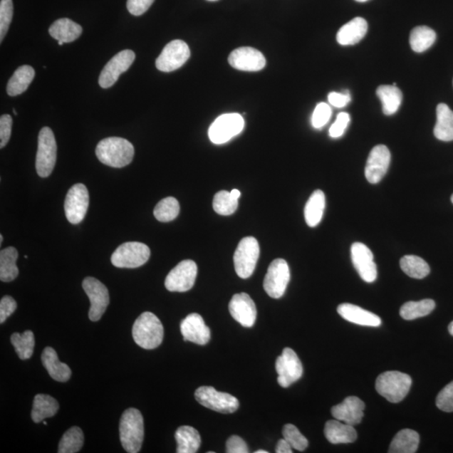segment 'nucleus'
Instances as JSON below:
<instances>
[{
	"mask_svg": "<svg viewBox=\"0 0 453 453\" xmlns=\"http://www.w3.org/2000/svg\"><path fill=\"white\" fill-rule=\"evenodd\" d=\"M190 56V48L186 42L175 40L165 46L155 61V66L160 72L171 73L182 68Z\"/></svg>",
	"mask_w": 453,
	"mask_h": 453,
	"instance_id": "obj_11",
	"label": "nucleus"
},
{
	"mask_svg": "<svg viewBox=\"0 0 453 453\" xmlns=\"http://www.w3.org/2000/svg\"><path fill=\"white\" fill-rule=\"evenodd\" d=\"M326 206L324 192L321 190L315 191L311 195L305 207V219L311 228L318 226L323 219Z\"/></svg>",
	"mask_w": 453,
	"mask_h": 453,
	"instance_id": "obj_33",
	"label": "nucleus"
},
{
	"mask_svg": "<svg viewBox=\"0 0 453 453\" xmlns=\"http://www.w3.org/2000/svg\"><path fill=\"white\" fill-rule=\"evenodd\" d=\"M230 192L231 194H232L233 197H234L235 198H237V199H239L240 196H241V192L237 190V189H234V190L231 191Z\"/></svg>",
	"mask_w": 453,
	"mask_h": 453,
	"instance_id": "obj_54",
	"label": "nucleus"
},
{
	"mask_svg": "<svg viewBox=\"0 0 453 453\" xmlns=\"http://www.w3.org/2000/svg\"><path fill=\"white\" fill-rule=\"evenodd\" d=\"M355 1L363 3V2L369 1V0H355Z\"/></svg>",
	"mask_w": 453,
	"mask_h": 453,
	"instance_id": "obj_57",
	"label": "nucleus"
},
{
	"mask_svg": "<svg viewBox=\"0 0 453 453\" xmlns=\"http://www.w3.org/2000/svg\"><path fill=\"white\" fill-rule=\"evenodd\" d=\"M89 206V194L86 186L78 183L69 189L65 200V214L69 223L78 224L86 216Z\"/></svg>",
	"mask_w": 453,
	"mask_h": 453,
	"instance_id": "obj_14",
	"label": "nucleus"
},
{
	"mask_svg": "<svg viewBox=\"0 0 453 453\" xmlns=\"http://www.w3.org/2000/svg\"><path fill=\"white\" fill-rule=\"evenodd\" d=\"M197 266L194 261L187 259L172 269L165 281V286L170 291L185 292L195 284Z\"/></svg>",
	"mask_w": 453,
	"mask_h": 453,
	"instance_id": "obj_15",
	"label": "nucleus"
},
{
	"mask_svg": "<svg viewBox=\"0 0 453 453\" xmlns=\"http://www.w3.org/2000/svg\"><path fill=\"white\" fill-rule=\"evenodd\" d=\"M49 33L51 37L58 41L70 43L80 37L83 28L68 18L59 19L51 26Z\"/></svg>",
	"mask_w": 453,
	"mask_h": 453,
	"instance_id": "obj_27",
	"label": "nucleus"
},
{
	"mask_svg": "<svg viewBox=\"0 0 453 453\" xmlns=\"http://www.w3.org/2000/svg\"><path fill=\"white\" fill-rule=\"evenodd\" d=\"M350 101L351 95L348 90H344L343 93L332 92L328 94L330 105L336 108L345 107Z\"/></svg>",
	"mask_w": 453,
	"mask_h": 453,
	"instance_id": "obj_52",
	"label": "nucleus"
},
{
	"mask_svg": "<svg viewBox=\"0 0 453 453\" xmlns=\"http://www.w3.org/2000/svg\"><path fill=\"white\" fill-rule=\"evenodd\" d=\"M326 438L333 444L352 443L357 440V432L351 425L344 423L338 420H331L325 425Z\"/></svg>",
	"mask_w": 453,
	"mask_h": 453,
	"instance_id": "obj_24",
	"label": "nucleus"
},
{
	"mask_svg": "<svg viewBox=\"0 0 453 453\" xmlns=\"http://www.w3.org/2000/svg\"><path fill=\"white\" fill-rule=\"evenodd\" d=\"M448 332L453 336V321L449 326H448Z\"/></svg>",
	"mask_w": 453,
	"mask_h": 453,
	"instance_id": "obj_55",
	"label": "nucleus"
},
{
	"mask_svg": "<svg viewBox=\"0 0 453 453\" xmlns=\"http://www.w3.org/2000/svg\"><path fill=\"white\" fill-rule=\"evenodd\" d=\"M58 410L59 404L56 399L47 395H36L33 402L31 418L35 423H40L46 418L54 417Z\"/></svg>",
	"mask_w": 453,
	"mask_h": 453,
	"instance_id": "obj_30",
	"label": "nucleus"
},
{
	"mask_svg": "<svg viewBox=\"0 0 453 453\" xmlns=\"http://www.w3.org/2000/svg\"><path fill=\"white\" fill-rule=\"evenodd\" d=\"M259 257V245L254 237L244 238L234 253L235 271L242 279L251 276Z\"/></svg>",
	"mask_w": 453,
	"mask_h": 453,
	"instance_id": "obj_7",
	"label": "nucleus"
},
{
	"mask_svg": "<svg viewBox=\"0 0 453 453\" xmlns=\"http://www.w3.org/2000/svg\"><path fill=\"white\" fill-rule=\"evenodd\" d=\"M436 405L442 412H453V381L438 394Z\"/></svg>",
	"mask_w": 453,
	"mask_h": 453,
	"instance_id": "obj_46",
	"label": "nucleus"
},
{
	"mask_svg": "<svg viewBox=\"0 0 453 453\" xmlns=\"http://www.w3.org/2000/svg\"><path fill=\"white\" fill-rule=\"evenodd\" d=\"M175 438L177 443L178 453H195L201 446L200 434L192 427H179L175 434Z\"/></svg>",
	"mask_w": 453,
	"mask_h": 453,
	"instance_id": "obj_31",
	"label": "nucleus"
},
{
	"mask_svg": "<svg viewBox=\"0 0 453 453\" xmlns=\"http://www.w3.org/2000/svg\"><path fill=\"white\" fill-rule=\"evenodd\" d=\"M451 200H452V204H453V195H452V197H451Z\"/></svg>",
	"mask_w": 453,
	"mask_h": 453,
	"instance_id": "obj_62",
	"label": "nucleus"
},
{
	"mask_svg": "<svg viewBox=\"0 0 453 453\" xmlns=\"http://www.w3.org/2000/svg\"><path fill=\"white\" fill-rule=\"evenodd\" d=\"M197 402L215 412L232 414L239 407V401L228 393L219 392L214 387L202 386L195 392Z\"/></svg>",
	"mask_w": 453,
	"mask_h": 453,
	"instance_id": "obj_8",
	"label": "nucleus"
},
{
	"mask_svg": "<svg viewBox=\"0 0 453 453\" xmlns=\"http://www.w3.org/2000/svg\"><path fill=\"white\" fill-rule=\"evenodd\" d=\"M17 309V303L13 297L4 296L0 301V323L6 322L9 316L15 313Z\"/></svg>",
	"mask_w": 453,
	"mask_h": 453,
	"instance_id": "obj_49",
	"label": "nucleus"
},
{
	"mask_svg": "<svg viewBox=\"0 0 453 453\" xmlns=\"http://www.w3.org/2000/svg\"><path fill=\"white\" fill-rule=\"evenodd\" d=\"M276 370L278 384L282 388H288L299 380L303 374V367L293 349L286 348L281 355L277 358Z\"/></svg>",
	"mask_w": 453,
	"mask_h": 453,
	"instance_id": "obj_12",
	"label": "nucleus"
},
{
	"mask_svg": "<svg viewBox=\"0 0 453 453\" xmlns=\"http://www.w3.org/2000/svg\"><path fill=\"white\" fill-rule=\"evenodd\" d=\"M434 135L439 140H453V111L445 103H440L437 108V124L434 128Z\"/></svg>",
	"mask_w": 453,
	"mask_h": 453,
	"instance_id": "obj_28",
	"label": "nucleus"
},
{
	"mask_svg": "<svg viewBox=\"0 0 453 453\" xmlns=\"http://www.w3.org/2000/svg\"><path fill=\"white\" fill-rule=\"evenodd\" d=\"M420 436L417 432L410 429H404L396 434L391 442L390 453H414L417 451Z\"/></svg>",
	"mask_w": 453,
	"mask_h": 453,
	"instance_id": "obj_34",
	"label": "nucleus"
},
{
	"mask_svg": "<svg viewBox=\"0 0 453 453\" xmlns=\"http://www.w3.org/2000/svg\"><path fill=\"white\" fill-rule=\"evenodd\" d=\"M13 113H14V115H17V112L15 110V108H13Z\"/></svg>",
	"mask_w": 453,
	"mask_h": 453,
	"instance_id": "obj_59",
	"label": "nucleus"
},
{
	"mask_svg": "<svg viewBox=\"0 0 453 453\" xmlns=\"http://www.w3.org/2000/svg\"><path fill=\"white\" fill-rule=\"evenodd\" d=\"M58 154L53 131L49 127L42 128L38 137L36 168L41 177H48L53 172Z\"/></svg>",
	"mask_w": 453,
	"mask_h": 453,
	"instance_id": "obj_5",
	"label": "nucleus"
},
{
	"mask_svg": "<svg viewBox=\"0 0 453 453\" xmlns=\"http://www.w3.org/2000/svg\"><path fill=\"white\" fill-rule=\"evenodd\" d=\"M180 328L184 341L194 343L199 345H205L210 341V329L199 314L188 315L185 319L182 320Z\"/></svg>",
	"mask_w": 453,
	"mask_h": 453,
	"instance_id": "obj_21",
	"label": "nucleus"
},
{
	"mask_svg": "<svg viewBox=\"0 0 453 453\" xmlns=\"http://www.w3.org/2000/svg\"><path fill=\"white\" fill-rule=\"evenodd\" d=\"M4 241V238H3V235H0V244H2Z\"/></svg>",
	"mask_w": 453,
	"mask_h": 453,
	"instance_id": "obj_58",
	"label": "nucleus"
},
{
	"mask_svg": "<svg viewBox=\"0 0 453 453\" xmlns=\"http://www.w3.org/2000/svg\"><path fill=\"white\" fill-rule=\"evenodd\" d=\"M229 313L244 328H252L257 317L256 306L246 293L235 294L229 305Z\"/></svg>",
	"mask_w": 453,
	"mask_h": 453,
	"instance_id": "obj_20",
	"label": "nucleus"
},
{
	"mask_svg": "<svg viewBox=\"0 0 453 453\" xmlns=\"http://www.w3.org/2000/svg\"><path fill=\"white\" fill-rule=\"evenodd\" d=\"M83 288L90 300L88 317L93 322H98L105 314L110 304V293L108 288L96 278L87 277L83 281Z\"/></svg>",
	"mask_w": 453,
	"mask_h": 453,
	"instance_id": "obj_13",
	"label": "nucleus"
},
{
	"mask_svg": "<svg viewBox=\"0 0 453 453\" xmlns=\"http://www.w3.org/2000/svg\"><path fill=\"white\" fill-rule=\"evenodd\" d=\"M231 67L245 72H258L266 65V60L261 51L252 47H240L229 56Z\"/></svg>",
	"mask_w": 453,
	"mask_h": 453,
	"instance_id": "obj_19",
	"label": "nucleus"
},
{
	"mask_svg": "<svg viewBox=\"0 0 453 453\" xmlns=\"http://www.w3.org/2000/svg\"><path fill=\"white\" fill-rule=\"evenodd\" d=\"M212 205L217 214L229 216L234 214L237 210L239 199L233 197L229 192L221 191L216 193Z\"/></svg>",
	"mask_w": 453,
	"mask_h": 453,
	"instance_id": "obj_42",
	"label": "nucleus"
},
{
	"mask_svg": "<svg viewBox=\"0 0 453 453\" xmlns=\"http://www.w3.org/2000/svg\"><path fill=\"white\" fill-rule=\"evenodd\" d=\"M349 122H350V115L348 113H340L336 121L334 122V124L329 130V135L332 138L341 137L345 132Z\"/></svg>",
	"mask_w": 453,
	"mask_h": 453,
	"instance_id": "obj_47",
	"label": "nucleus"
},
{
	"mask_svg": "<svg viewBox=\"0 0 453 453\" xmlns=\"http://www.w3.org/2000/svg\"><path fill=\"white\" fill-rule=\"evenodd\" d=\"M412 380L399 371H387L377 378V392L391 403H399L409 393Z\"/></svg>",
	"mask_w": 453,
	"mask_h": 453,
	"instance_id": "obj_4",
	"label": "nucleus"
},
{
	"mask_svg": "<svg viewBox=\"0 0 453 453\" xmlns=\"http://www.w3.org/2000/svg\"><path fill=\"white\" fill-rule=\"evenodd\" d=\"M391 155L384 145H376L368 157L365 167V177L371 184L379 183L388 171Z\"/></svg>",
	"mask_w": 453,
	"mask_h": 453,
	"instance_id": "obj_18",
	"label": "nucleus"
},
{
	"mask_svg": "<svg viewBox=\"0 0 453 453\" xmlns=\"http://www.w3.org/2000/svg\"><path fill=\"white\" fill-rule=\"evenodd\" d=\"M283 437L294 449L303 452L308 447V441L294 425L286 424L283 427Z\"/></svg>",
	"mask_w": 453,
	"mask_h": 453,
	"instance_id": "obj_43",
	"label": "nucleus"
},
{
	"mask_svg": "<svg viewBox=\"0 0 453 453\" xmlns=\"http://www.w3.org/2000/svg\"><path fill=\"white\" fill-rule=\"evenodd\" d=\"M256 453H268V452L266 450H259L256 451Z\"/></svg>",
	"mask_w": 453,
	"mask_h": 453,
	"instance_id": "obj_56",
	"label": "nucleus"
},
{
	"mask_svg": "<svg viewBox=\"0 0 453 453\" xmlns=\"http://www.w3.org/2000/svg\"><path fill=\"white\" fill-rule=\"evenodd\" d=\"M365 405L356 396H349L332 408V415L335 419L355 427L360 424L363 417Z\"/></svg>",
	"mask_w": 453,
	"mask_h": 453,
	"instance_id": "obj_22",
	"label": "nucleus"
},
{
	"mask_svg": "<svg viewBox=\"0 0 453 453\" xmlns=\"http://www.w3.org/2000/svg\"><path fill=\"white\" fill-rule=\"evenodd\" d=\"M207 1H218V0H207Z\"/></svg>",
	"mask_w": 453,
	"mask_h": 453,
	"instance_id": "obj_61",
	"label": "nucleus"
},
{
	"mask_svg": "<svg viewBox=\"0 0 453 453\" xmlns=\"http://www.w3.org/2000/svg\"><path fill=\"white\" fill-rule=\"evenodd\" d=\"M135 59V54L131 50L122 51L113 56L99 76L98 83L100 87L108 88L113 86L119 80L120 76L131 67Z\"/></svg>",
	"mask_w": 453,
	"mask_h": 453,
	"instance_id": "obj_16",
	"label": "nucleus"
},
{
	"mask_svg": "<svg viewBox=\"0 0 453 453\" xmlns=\"http://www.w3.org/2000/svg\"><path fill=\"white\" fill-rule=\"evenodd\" d=\"M351 257L358 275L363 281L372 283L377 279V266L374 254L365 244L357 242L351 247Z\"/></svg>",
	"mask_w": 453,
	"mask_h": 453,
	"instance_id": "obj_17",
	"label": "nucleus"
},
{
	"mask_svg": "<svg viewBox=\"0 0 453 453\" xmlns=\"http://www.w3.org/2000/svg\"><path fill=\"white\" fill-rule=\"evenodd\" d=\"M14 6L12 0H1L0 2V41H3L12 21Z\"/></svg>",
	"mask_w": 453,
	"mask_h": 453,
	"instance_id": "obj_44",
	"label": "nucleus"
},
{
	"mask_svg": "<svg viewBox=\"0 0 453 453\" xmlns=\"http://www.w3.org/2000/svg\"><path fill=\"white\" fill-rule=\"evenodd\" d=\"M44 425H46V426H47V422H44Z\"/></svg>",
	"mask_w": 453,
	"mask_h": 453,
	"instance_id": "obj_63",
	"label": "nucleus"
},
{
	"mask_svg": "<svg viewBox=\"0 0 453 453\" xmlns=\"http://www.w3.org/2000/svg\"><path fill=\"white\" fill-rule=\"evenodd\" d=\"M12 118L4 115L0 118V148L6 147L11 136Z\"/></svg>",
	"mask_w": 453,
	"mask_h": 453,
	"instance_id": "obj_48",
	"label": "nucleus"
},
{
	"mask_svg": "<svg viewBox=\"0 0 453 453\" xmlns=\"http://www.w3.org/2000/svg\"><path fill=\"white\" fill-rule=\"evenodd\" d=\"M291 279L289 266L283 259L273 261L264 281V289L272 298H281L285 294Z\"/></svg>",
	"mask_w": 453,
	"mask_h": 453,
	"instance_id": "obj_10",
	"label": "nucleus"
},
{
	"mask_svg": "<svg viewBox=\"0 0 453 453\" xmlns=\"http://www.w3.org/2000/svg\"><path fill=\"white\" fill-rule=\"evenodd\" d=\"M120 442L129 453L139 452L145 437L144 419L139 410L127 409L123 413L120 423Z\"/></svg>",
	"mask_w": 453,
	"mask_h": 453,
	"instance_id": "obj_2",
	"label": "nucleus"
},
{
	"mask_svg": "<svg viewBox=\"0 0 453 453\" xmlns=\"http://www.w3.org/2000/svg\"><path fill=\"white\" fill-rule=\"evenodd\" d=\"M180 212V204L175 197L164 198L154 209L155 219L162 223H168L177 218Z\"/></svg>",
	"mask_w": 453,
	"mask_h": 453,
	"instance_id": "obj_41",
	"label": "nucleus"
},
{
	"mask_svg": "<svg viewBox=\"0 0 453 453\" xmlns=\"http://www.w3.org/2000/svg\"><path fill=\"white\" fill-rule=\"evenodd\" d=\"M64 44V42L63 41H58V45L59 46H63Z\"/></svg>",
	"mask_w": 453,
	"mask_h": 453,
	"instance_id": "obj_60",
	"label": "nucleus"
},
{
	"mask_svg": "<svg viewBox=\"0 0 453 453\" xmlns=\"http://www.w3.org/2000/svg\"><path fill=\"white\" fill-rule=\"evenodd\" d=\"M437 34L431 28L427 26H417L410 33V44L415 53H422L436 41Z\"/></svg>",
	"mask_w": 453,
	"mask_h": 453,
	"instance_id": "obj_37",
	"label": "nucleus"
},
{
	"mask_svg": "<svg viewBox=\"0 0 453 453\" xmlns=\"http://www.w3.org/2000/svg\"><path fill=\"white\" fill-rule=\"evenodd\" d=\"M42 365L53 380L58 382H67L72 375L69 366L59 360L58 353L53 348L47 347L41 355Z\"/></svg>",
	"mask_w": 453,
	"mask_h": 453,
	"instance_id": "obj_26",
	"label": "nucleus"
},
{
	"mask_svg": "<svg viewBox=\"0 0 453 453\" xmlns=\"http://www.w3.org/2000/svg\"><path fill=\"white\" fill-rule=\"evenodd\" d=\"M155 0H128L127 9L131 15L135 16H142L152 6Z\"/></svg>",
	"mask_w": 453,
	"mask_h": 453,
	"instance_id": "obj_50",
	"label": "nucleus"
},
{
	"mask_svg": "<svg viewBox=\"0 0 453 453\" xmlns=\"http://www.w3.org/2000/svg\"><path fill=\"white\" fill-rule=\"evenodd\" d=\"M400 268L410 277L423 279L430 273V266L421 257L405 256L400 259Z\"/></svg>",
	"mask_w": 453,
	"mask_h": 453,
	"instance_id": "obj_38",
	"label": "nucleus"
},
{
	"mask_svg": "<svg viewBox=\"0 0 453 453\" xmlns=\"http://www.w3.org/2000/svg\"><path fill=\"white\" fill-rule=\"evenodd\" d=\"M150 256V250L147 245L140 242H127L121 244L113 252L111 262L118 268L135 269L144 266Z\"/></svg>",
	"mask_w": 453,
	"mask_h": 453,
	"instance_id": "obj_6",
	"label": "nucleus"
},
{
	"mask_svg": "<svg viewBox=\"0 0 453 453\" xmlns=\"http://www.w3.org/2000/svg\"><path fill=\"white\" fill-rule=\"evenodd\" d=\"M19 256L15 247L4 249L0 252V280L3 282H11L19 276L16 261Z\"/></svg>",
	"mask_w": 453,
	"mask_h": 453,
	"instance_id": "obj_35",
	"label": "nucleus"
},
{
	"mask_svg": "<svg viewBox=\"0 0 453 453\" xmlns=\"http://www.w3.org/2000/svg\"><path fill=\"white\" fill-rule=\"evenodd\" d=\"M435 301L431 299H425L420 301H408L401 306L400 317L405 320L412 321L420 318L426 317L435 309Z\"/></svg>",
	"mask_w": 453,
	"mask_h": 453,
	"instance_id": "obj_36",
	"label": "nucleus"
},
{
	"mask_svg": "<svg viewBox=\"0 0 453 453\" xmlns=\"http://www.w3.org/2000/svg\"><path fill=\"white\" fill-rule=\"evenodd\" d=\"M35 70L31 66L24 65L19 68L7 85V93L11 97H16L25 93L35 78Z\"/></svg>",
	"mask_w": 453,
	"mask_h": 453,
	"instance_id": "obj_29",
	"label": "nucleus"
},
{
	"mask_svg": "<svg viewBox=\"0 0 453 453\" xmlns=\"http://www.w3.org/2000/svg\"><path fill=\"white\" fill-rule=\"evenodd\" d=\"M331 115V107L326 103H320L315 108L313 118H311V124L315 129L323 128L328 124Z\"/></svg>",
	"mask_w": 453,
	"mask_h": 453,
	"instance_id": "obj_45",
	"label": "nucleus"
},
{
	"mask_svg": "<svg viewBox=\"0 0 453 453\" xmlns=\"http://www.w3.org/2000/svg\"><path fill=\"white\" fill-rule=\"evenodd\" d=\"M244 128V118L239 113H226L217 118L210 126L209 135L212 143L222 145L241 133Z\"/></svg>",
	"mask_w": 453,
	"mask_h": 453,
	"instance_id": "obj_9",
	"label": "nucleus"
},
{
	"mask_svg": "<svg viewBox=\"0 0 453 453\" xmlns=\"http://www.w3.org/2000/svg\"><path fill=\"white\" fill-rule=\"evenodd\" d=\"M292 452H293L292 451V447L285 438L281 439V440L278 442L276 447V453H291Z\"/></svg>",
	"mask_w": 453,
	"mask_h": 453,
	"instance_id": "obj_53",
	"label": "nucleus"
},
{
	"mask_svg": "<svg viewBox=\"0 0 453 453\" xmlns=\"http://www.w3.org/2000/svg\"><path fill=\"white\" fill-rule=\"evenodd\" d=\"M11 343L16 349V352L22 360H29L34 352L35 337L30 330L23 333H16L12 334Z\"/></svg>",
	"mask_w": 453,
	"mask_h": 453,
	"instance_id": "obj_39",
	"label": "nucleus"
},
{
	"mask_svg": "<svg viewBox=\"0 0 453 453\" xmlns=\"http://www.w3.org/2000/svg\"><path fill=\"white\" fill-rule=\"evenodd\" d=\"M376 94L380 99L385 115H393L398 111L403 97L400 88L394 85H382L377 88Z\"/></svg>",
	"mask_w": 453,
	"mask_h": 453,
	"instance_id": "obj_32",
	"label": "nucleus"
},
{
	"mask_svg": "<svg viewBox=\"0 0 453 453\" xmlns=\"http://www.w3.org/2000/svg\"><path fill=\"white\" fill-rule=\"evenodd\" d=\"M368 23L362 17H356L340 28L337 41L342 46L355 45L365 36Z\"/></svg>",
	"mask_w": 453,
	"mask_h": 453,
	"instance_id": "obj_25",
	"label": "nucleus"
},
{
	"mask_svg": "<svg viewBox=\"0 0 453 453\" xmlns=\"http://www.w3.org/2000/svg\"><path fill=\"white\" fill-rule=\"evenodd\" d=\"M132 334L137 345L145 349H155L163 341L164 328L157 316L146 311L136 319Z\"/></svg>",
	"mask_w": 453,
	"mask_h": 453,
	"instance_id": "obj_3",
	"label": "nucleus"
},
{
	"mask_svg": "<svg viewBox=\"0 0 453 453\" xmlns=\"http://www.w3.org/2000/svg\"><path fill=\"white\" fill-rule=\"evenodd\" d=\"M226 452L228 453H248L249 447L243 439L238 436H232L226 443Z\"/></svg>",
	"mask_w": 453,
	"mask_h": 453,
	"instance_id": "obj_51",
	"label": "nucleus"
},
{
	"mask_svg": "<svg viewBox=\"0 0 453 453\" xmlns=\"http://www.w3.org/2000/svg\"><path fill=\"white\" fill-rule=\"evenodd\" d=\"M96 155L106 166L122 168L128 166L133 160L135 148L129 140L120 137H110L98 144Z\"/></svg>",
	"mask_w": 453,
	"mask_h": 453,
	"instance_id": "obj_1",
	"label": "nucleus"
},
{
	"mask_svg": "<svg viewBox=\"0 0 453 453\" xmlns=\"http://www.w3.org/2000/svg\"><path fill=\"white\" fill-rule=\"evenodd\" d=\"M84 443V436L82 429L78 427L70 428L61 437L58 452L76 453L82 449Z\"/></svg>",
	"mask_w": 453,
	"mask_h": 453,
	"instance_id": "obj_40",
	"label": "nucleus"
},
{
	"mask_svg": "<svg viewBox=\"0 0 453 453\" xmlns=\"http://www.w3.org/2000/svg\"><path fill=\"white\" fill-rule=\"evenodd\" d=\"M338 313L349 323L366 326V327L378 328L382 323L379 316L360 308V306L343 303L338 306Z\"/></svg>",
	"mask_w": 453,
	"mask_h": 453,
	"instance_id": "obj_23",
	"label": "nucleus"
}]
</instances>
